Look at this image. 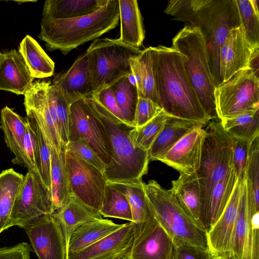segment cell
<instances>
[{"mask_svg":"<svg viewBox=\"0 0 259 259\" xmlns=\"http://www.w3.org/2000/svg\"><path fill=\"white\" fill-rule=\"evenodd\" d=\"M164 12L186 26L200 31L215 87L220 85L221 47L230 31L241 26L235 0H172L168 2Z\"/></svg>","mask_w":259,"mask_h":259,"instance_id":"6da1fadb","label":"cell"},{"mask_svg":"<svg viewBox=\"0 0 259 259\" xmlns=\"http://www.w3.org/2000/svg\"><path fill=\"white\" fill-rule=\"evenodd\" d=\"M159 105L169 116L200 122L210 121L183 65V55L162 45L152 47Z\"/></svg>","mask_w":259,"mask_h":259,"instance_id":"7a4b0ae2","label":"cell"},{"mask_svg":"<svg viewBox=\"0 0 259 259\" xmlns=\"http://www.w3.org/2000/svg\"><path fill=\"white\" fill-rule=\"evenodd\" d=\"M119 20L118 0L108 3L96 11L83 16L52 21L41 20L38 37L50 51L63 55L79 46L96 39L115 28Z\"/></svg>","mask_w":259,"mask_h":259,"instance_id":"3957f363","label":"cell"},{"mask_svg":"<svg viewBox=\"0 0 259 259\" xmlns=\"http://www.w3.org/2000/svg\"><path fill=\"white\" fill-rule=\"evenodd\" d=\"M87 105L106 128L112 150V158L104 174L107 182L142 180L148 170V151L136 148L130 133L134 127L114 116L92 97L83 98Z\"/></svg>","mask_w":259,"mask_h":259,"instance_id":"277c9868","label":"cell"},{"mask_svg":"<svg viewBox=\"0 0 259 259\" xmlns=\"http://www.w3.org/2000/svg\"><path fill=\"white\" fill-rule=\"evenodd\" d=\"M171 48L183 55V65L206 116L218 118L214 102L215 88L206 42L200 31L185 26L172 39Z\"/></svg>","mask_w":259,"mask_h":259,"instance_id":"5b68a950","label":"cell"},{"mask_svg":"<svg viewBox=\"0 0 259 259\" xmlns=\"http://www.w3.org/2000/svg\"><path fill=\"white\" fill-rule=\"evenodd\" d=\"M145 189L154 218L174 243L208 249L206 230L182 209L170 189L155 180L145 184Z\"/></svg>","mask_w":259,"mask_h":259,"instance_id":"8992f818","label":"cell"},{"mask_svg":"<svg viewBox=\"0 0 259 259\" xmlns=\"http://www.w3.org/2000/svg\"><path fill=\"white\" fill-rule=\"evenodd\" d=\"M205 130L200 166L196 172L201 192V216L212 189L233 167L234 139L224 131L220 121L210 122Z\"/></svg>","mask_w":259,"mask_h":259,"instance_id":"52a82bcc","label":"cell"},{"mask_svg":"<svg viewBox=\"0 0 259 259\" xmlns=\"http://www.w3.org/2000/svg\"><path fill=\"white\" fill-rule=\"evenodd\" d=\"M87 50L90 55L93 94L123 76H132L129 59L142 51L122 44L118 39L108 38L95 39Z\"/></svg>","mask_w":259,"mask_h":259,"instance_id":"ba28073f","label":"cell"},{"mask_svg":"<svg viewBox=\"0 0 259 259\" xmlns=\"http://www.w3.org/2000/svg\"><path fill=\"white\" fill-rule=\"evenodd\" d=\"M214 102L220 120L259 109V77L249 68L241 70L215 87Z\"/></svg>","mask_w":259,"mask_h":259,"instance_id":"9c48e42d","label":"cell"},{"mask_svg":"<svg viewBox=\"0 0 259 259\" xmlns=\"http://www.w3.org/2000/svg\"><path fill=\"white\" fill-rule=\"evenodd\" d=\"M65 158L70 194L99 212L107 185L104 173L69 149L65 150Z\"/></svg>","mask_w":259,"mask_h":259,"instance_id":"30bf717a","label":"cell"},{"mask_svg":"<svg viewBox=\"0 0 259 259\" xmlns=\"http://www.w3.org/2000/svg\"><path fill=\"white\" fill-rule=\"evenodd\" d=\"M54 212L50 191L39 176L28 170L15 199L10 218V227L24 228Z\"/></svg>","mask_w":259,"mask_h":259,"instance_id":"8fae6325","label":"cell"},{"mask_svg":"<svg viewBox=\"0 0 259 259\" xmlns=\"http://www.w3.org/2000/svg\"><path fill=\"white\" fill-rule=\"evenodd\" d=\"M80 138L88 142L106 165L110 164L112 158V150L108 134L83 98L73 102L70 105L69 142Z\"/></svg>","mask_w":259,"mask_h":259,"instance_id":"7c38bea8","label":"cell"},{"mask_svg":"<svg viewBox=\"0 0 259 259\" xmlns=\"http://www.w3.org/2000/svg\"><path fill=\"white\" fill-rule=\"evenodd\" d=\"M50 80L33 82L24 94V105L26 116L35 119L48 142L58 153L65 151L58 131L54 100L50 89Z\"/></svg>","mask_w":259,"mask_h":259,"instance_id":"4fadbf2b","label":"cell"},{"mask_svg":"<svg viewBox=\"0 0 259 259\" xmlns=\"http://www.w3.org/2000/svg\"><path fill=\"white\" fill-rule=\"evenodd\" d=\"M245 177H238L224 211L207 231L208 249L213 257L224 258L233 256L236 227Z\"/></svg>","mask_w":259,"mask_h":259,"instance_id":"5bb4252c","label":"cell"},{"mask_svg":"<svg viewBox=\"0 0 259 259\" xmlns=\"http://www.w3.org/2000/svg\"><path fill=\"white\" fill-rule=\"evenodd\" d=\"M259 208L247 189L246 177L236 227L233 256L237 259H259Z\"/></svg>","mask_w":259,"mask_h":259,"instance_id":"9a60e30c","label":"cell"},{"mask_svg":"<svg viewBox=\"0 0 259 259\" xmlns=\"http://www.w3.org/2000/svg\"><path fill=\"white\" fill-rule=\"evenodd\" d=\"M23 229L39 259H68L64 235L53 214L46 215Z\"/></svg>","mask_w":259,"mask_h":259,"instance_id":"2e32d148","label":"cell"},{"mask_svg":"<svg viewBox=\"0 0 259 259\" xmlns=\"http://www.w3.org/2000/svg\"><path fill=\"white\" fill-rule=\"evenodd\" d=\"M203 125L197 126L187 134L157 160L178 170L192 174L199 169L205 135Z\"/></svg>","mask_w":259,"mask_h":259,"instance_id":"e0dca14e","label":"cell"},{"mask_svg":"<svg viewBox=\"0 0 259 259\" xmlns=\"http://www.w3.org/2000/svg\"><path fill=\"white\" fill-rule=\"evenodd\" d=\"M134 240L133 224L126 223L94 244L69 255L68 259H125L130 257Z\"/></svg>","mask_w":259,"mask_h":259,"instance_id":"ac0fdd59","label":"cell"},{"mask_svg":"<svg viewBox=\"0 0 259 259\" xmlns=\"http://www.w3.org/2000/svg\"><path fill=\"white\" fill-rule=\"evenodd\" d=\"M255 50L246 40L241 26L231 30L220 50V84L240 70L249 68Z\"/></svg>","mask_w":259,"mask_h":259,"instance_id":"d6986e66","label":"cell"},{"mask_svg":"<svg viewBox=\"0 0 259 259\" xmlns=\"http://www.w3.org/2000/svg\"><path fill=\"white\" fill-rule=\"evenodd\" d=\"M60 87L68 103L93 94V81L89 52L79 56L65 72L57 74L52 82Z\"/></svg>","mask_w":259,"mask_h":259,"instance_id":"ffe728a7","label":"cell"},{"mask_svg":"<svg viewBox=\"0 0 259 259\" xmlns=\"http://www.w3.org/2000/svg\"><path fill=\"white\" fill-rule=\"evenodd\" d=\"M174 242L154 218L135 238L130 259H172Z\"/></svg>","mask_w":259,"mask_h":259,"instance_id":"44dd1931","label":"cell"},{"mask_svg":"<svg viewBox=\"0 0 259 259\" xmlns=\"http://www.w3.org/2000/svg\"><path fill=\"white\" fill-rule=\"evenodd\" d=\"M4 54L0 65V90L24 95L34 78L18 51L12 49Z\"/></svg>","mask_w":259,"mask_h":259,"instance_id":"7402d4cb","label":"cell"},{"mask_svg":"<svg viewBox=\"0 0 259 259\" xmlns=\"http://www.w3.org/2000/svg\"><path fill=\"white\" fill-rule=\"evenodd\" d=\"M107 183L126 196L131 209L132 223L136 238L145 225L154 218L146 196L145 183L142 180Z\"/></svg>","mask_w":259,"mask_h":259,"instance_id":"603a6c76","label":"cell"},{"mask_svg":"<svg viewBox=\"0 0 259 259\" xmlns=\"http://www.w3.org/2000/svg\"><path fill=\"white\" fill-rule=\"evenodd\" d=\"M27 118L5 106L1 112V128L7 147L15 157L12 162L25 167L23 144L26 131Z\"/></svg>","mask_w":259,"mask_h":259,"instance_id":"cb8c5ba5","label":"cell"},{"mask_svg":"<svg viewBox=\"0 0 259 259\" xmlns=\"http://www.w3.org/2000/svg\"><path fill=\"white\" fill-rule=\"evenodd\" d=\"M129 63L139 97L149 99L159 105L152 47L142 50L138 56L130 58Z\"/></svg>","mask_w":259,"mask_h":259,"instance_id":"d4e9b609","label":"cell"},{"mask_svg":"<svg viewBox=\"0 0 259 259\" xmlns=\"http://www.w3.org/2000/svg\"><path fill=\"white\" fill-rule=\"evenodd\" d=\"M109 0H47L45 2L42 21L77 18L89 15L106 5Z\"/></svg>","mask_w":259,"mask_h":259,"instance_id":"484cf974","label":"cell"},{"mask_svg":"<svg viewBox=\"0 0 259 259\" xmlns=\"http://www.w3.org/2000/svg\"><path fill=\"white\" fill-rule=\"evenodd\" d=\"M120 35L123 44L139 48L145 38V30L141 11L136 0H118Z\"/></svg>","mask_w":259,"mask_h":259,"instance_id":"4316f807","label":"cell"},{"mask_svg":"<svg viewBox=\"0 0 259 259\" xmlns=\"http://www.w3.org/2000/svg\"><path fill=\"white\" fill-rule=\"evenodd\" d=\"M171 185L170 190L180 206L201 224V192L196 172L180 173L179 178L172 181Z\"/></svg>","mask_w":259,"mask_h":259,"instance_id":"83f0119b","label":"cell"},{"mask_svg":"<svg viewBox=\"0 0 259 259\" xmlns=\"http://www.w3.org/2000/svg\"><path fill=\"white\" fill-rule=\"evenodd\" d=\"M203 124L168 116L165 123L148 151L150 161L157 160L182 138Z\"/></svg>","mask_w":259,"mask_h":259,"instance_id":"f1b7e54d","label":"cell"},{"mask_svg":"<svg viewBox=\"0 0 259 259\" xmlns=\"http://www.w3.org/2000/svg\"><path fill=\"white\" fill-rule=\"evenodd\" d=\"M238 179L233 167L212 189L201 216L200 223L206 231L219 219L226 208Z\"/></svg>","mask_w":259,"mask_h":259,"instance_id":"f546056e","label":"cell"},{"mask_svg":"<svg viewBox=\"0 0 259 259\" xmlns=\"http://www.w3.org/2000/svg\"><path fill=\"white\" fill-rule=\"evenodd\" d=\"M123 225L103 218L82 224L71 236L68 245V256L94 244L117 230Z\"/></svg>","mask_w":259,"mask_h":259,"instance_id":"4dcf8cb0","label":"cell"},{"mask_svg":"<svg viewBox=\"0 0 259 259\" xmlns=\"http://www.w3.org/2000/svg\"><path fill=\"white\" fill-rule=\"evenodd\" d=\"M53 214L60 223L67 251L71 236L78 227L89 221L102 218L98 212L90 209L71 194L67 203Z\"/></svg>","mask_w":259,"mask_h":259,"instance_id":"1f68e13d","label":"cell"},{"mask_svg":"<svg viewBox=\"0 0 259 259\" xmlns=\"http://www.w3.org/2000/svg\"><path fill=\"white\" fill-rule=\"evenodd\" d=\"M51 155L50 193L54 212L69 201L70 197L65 151L58 153L49 146Z\"/></svg>","mask_w":259,"mask_h":259,"instance_id":"d6a6232c","label":"cell"},{"mask_svg":"<svg viewBox=\"0 0 259 259\" xmlns=\"http://www.w3.org/2000/svg\"><path fill=\"white\" fill-rule=\"evenodd\" d=\"M18 52L34 79L47 78L53 75L54 62L33 37L26 35L20 43Z\"/></svg>","mask_w":259,"mask_h":259,"instance_id":"836d02e7","label":"cell"},{"mask_svg":"<svg viewBox=\"0 0 259 259\" xmlns=\"http://www.w3.org/2000/svg\"><path fill=\"white\" fill-rule=\"evenodd\" d=\"M24 176L13 168L0 173V234L10 228V218Z\"/></svg>","mask_w":259,"mask_h":259,"instance_id":"e575fe53","label":"cell"},{"mask_svg":"<svg viewBox=\"0 0 259 259\" xmlns=\"http://www.w3.org/2000/svg\"><path fill=\"white\" fill-rule=\"evenodd\" d=\"M224 131L233 139L251 141L259 136V109L220 120Z\"/></svg>","mask_w":259,"mask_h":259,"instance_id":"d590c367","label":"cell"},{"mask_svg":"<svg viewBox=\"0 0 259 259\" xmlns=\"http://www.w3.org/2000/svg\"><path fill=\"white\" fill-rule=\"evenodd\" d=\"M109 87L125 122L134 126V117L139 99L136 83L131 81L130 76H125L119 78Z\"/></svg>","mask_w":259,"mask_h":259,"instance_id":"8d00e7d4","label":"cell"},{"mask_svg":"<svg viewBox=\"0 0 259 259\" xmlns=\"http://www.w3.org/2000/svg\"><path fill=\"white\" fill-rule=\"evenodd\" d=\"M27 117L35 135V161L37 172L43 183L50 191L51 155L49 146L36 120Z\"/></svg>","mask_w":259,"mask_h":259,"instance_id":"74e56055","label":"cell"},{"mask_svg":"<svg viewBox=\"0 0 259 259\" xmlns=\"http://www.w3.org/2000/svg\"><path fill=\"white\" fill-rule=\"evenodd\" d=\"M99 213L105 218L132 221L131 209L126 196L108 183Z\"/></svg>","mask_w":259,"mask_h":259,"instance_id":"f35d334b","label":"cell"},{"mask_svg":"<svg viewBox=\"0 0 259 259\" xmlns=\"http://www.w3.org/2000/svg\"><path fill=\"white\" fill-rule=\"evenodd\" d=\"M168 116L162 110L143 126L134 127L130 133V139L134 146L136 148L148 151L162 131Z\"/></svg>","mask_w":259,"mask_h":259,"instance_id":"ab89813d","label":"cell"},{"mask_svg":"<svg viewBox=\"0 0 259 259\" xmlns=\"http://www.w3.org/2000/svg\"><path fill=\"white\" fill-rule=\"evenodd\" d=\"M241 27L245 37L254 50L259 49V13L253 8L250 0H235Z\"/></svg>","mask_w":259,"mask_h":259,"instance_id":"60d3db41","label":"cell"},{"mask_svg":"<svg viewBox=\"0 0 259 259\" xmlns=\"http://www.w3.org/2000/svg\"><path fill=\"white\" fill-rule=\"evenodd\" d=\"M50 89L56 109L58 131L64 150L69 142L70 105L61 88L51 83Z\"/></svg>","mask_w":259,"mask_h":259,"instance_id":"b9f144b4","label":"cell"},{"mask_svg":"<svg viewBox=\"0 0 259 259\" xmlns=\"http://www.w3.org/2000/svg\"><path fill=\"white\" fill-rule=\"evenodd\" d=\"M246 178L247 184L251 190L254 204L259 207V136L250 143Z\"/></svg>","mask_w":259,"mask_h":259,"instance_id":"7bdbcfd3","label":"cell"},{"mask_svg":"<svg viewBox=\"0 0 259 259\" xmlns=\"http://www.w3.org/2000/svg\"><path fill=\"white\" fill-rule=\"evenodd\" d=\"M66 148L72 150L83 160L104 173L106 164L84 139L80 138L76 141L68 142Z\"/></svg>","mask_w":259,"mask_h":259,"instance_id":"ee69618b","label":"cell"},{"mask_svg":"<svg viewBox=\"0 0 259 259\" xmlns=\"http://www.w3.org/2000/svg\"><path fill=\"white\" fill-rule=\"evenodd\" d=\"M162 110L160 106L151 100L139 97L134 117V126L138 127L143 126Z\"/></svg>","mask_w":259,"mask_h":259,"instance_id":"f6af8a7d","label":"cell"},{"mask_svg":"<svg viewBox=\"0 0 259 259\" xmlns=\"http://www.w3.org/2000/svg\"><path fill=\"white\" fill-rule=\"evenodd\" d=\"M250 141L234 139L232 164L237 177L246 176Z\"/></svg>","mask_w":259,"mask_h":259,"instance_id":"bcb514c9","label":"cell"},{"mask_svg":"<svg viewBox=\"0 0 259 259\" xmlns=\"http://www.w3.org/2000/svg\"><path fill=\"white\" fill-rule=\"evenodd\" d=\"M208 249L182 243H174L172 259H211Z\"/></svg>","mask_w":259,"mask_h":259,"instance_id":"7dc6e473","label":"cell"},{"mask_svg":"<svg viewBox=\"0 0 259 259\" xmlns=\"http://www.w3.org/2000/svg\"><path fill=\"white\" fill-rule=\"evenodd\" d=\"M91 97L98 102L116 118L125 122L122 112L110 87L101 89L94 93Z\"/></svg>","mask_w":259,"mask_h":259,"instance_id":"c3c4849f","label":"cell"},{"mask_svg":"<svg viewBox=\"0 0 259 259\" xmlns=\"http://www.w3.org/2000/svg\"><path fill=\"white\" fill-rule=\"evenodd\" d=\"M26 118V131L23 144L24 152L26 162L25 167H26L28 170L32 171L38 175L35 161V135L27 117Z\"/></svg>","mask_w":259,"mask_h":259,"instance_id":"681fc988","label":"cell"},{"mask_svg":"<svg viewBox=\"0 0 259 259\" xmlns=\"http://www.w3.org/2000/svg\"><path fill=\"white\" fill-rule=\"evenodd\" d=\"M32 249L26 242L10 247H0V259H30Z\"/></svg>","mask_w":259,"mask_h":259,"instance_id":"f907efd6","label":"cell"},{"mask_svg":"<svg viewBox=\"0 0 259 259\" xmlns=\"http://www.w3.org/2000/svg\"><path fill=\"white\" fill-rule=\"evenodd\" d=\"M258 49L255 50L253 53L249 62V68L258 77Z\"/></svg>","mask_w":259,"mask_h":259,"instance_id":"816d5d0a","label":"cell"},{"mask_svg":"<svg viewBox=\"0 0 259 259\" xmlns=\"http://www.w3.org/2000/svg\"><path fill=\"white\" fill-rule=\"evenodd\" d=\"M12 1L13 2L17 3L18 5H20V4H23L24 3H26V2H36V1H22V0H20V1Z\"/></svg>","mask_w":259,"mask_h":259,"instance_id":"f5cc1de1","label":"cell"},{"mask_svg":"<svg viewBox=\"0 0 259 259\" xmlns=\"http://www.w3.org/2000/svg\"><path fill=\"white\" fill-rule=\"evenodd\" d=\"M4 54L0 51V65L3 59L4 58Z\"/></svg>","mask_w":259,"mask_h":259,"instance_id":"db71d44e","label":"cell"},{"mask_svg":"<svg viewBox=\"0 0 259 259\" xmlns=\"http://www.w3.org/2000/svg\"><path fill=\"white\" fill-rule=\"evenodd\" d=\"M222 259H237V258L232 255V256H228V257H225V258H224Z\"/></svg>","mask_w":259,"mask_h":259,"instance_id":"11a10c76","label":"cell"},{"mask_svg":"<svg viewBox=\"0 0 259 259\" xmlns=\"http://www.w3.org/2000/svg\"><path fill=\"white\" fill-rule=\"evenodd\" d=\"M211 259H222V258H214V257H212Z\"/></svg>","mask_w":259,"mask_h":259,"instance_id":"9f6ffc18","label":"cell"},{"mask_svg":"<svg viewBox=\"0 0 259 259\" xmlns=\"http://www.w3.org/2000/svg\"><path fill=\"white\" fill-rule=\"evenodd\" d=\"M125 259H130V258L128 257V258H125Z\"/></svg>","mask_w":259,"mask_h":259,"instance_id":"6f0895ef","label":"cell"}]
</instances>
